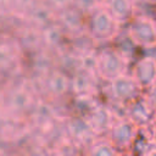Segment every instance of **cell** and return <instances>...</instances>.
<instances>
[{
    "instance_id": "cell-1",
    "label": "cell",
    "mask_w": 156,
    "mask_h": 156,
    "mask_svg": "<svg viewBox=\"0 0 156 156\" xmlns=\"http://www.w3.org/2000/svg\"><path fill=\"white\" fill-rule=\"evenodd\" d=\"M122 27L102 2L85 13V33L99 46L115 43L121 35Z\"/></svg>"
},
{
    "instance_id": "cell-2",
    "label": "cell",
    "mask_w": 156,
    "mask_h": 156,
    "mask_svg": "<svg viewBox=\"0 0 156 156\" xmlns=\"http://www.w3.org/2000/svg\"><path fill=\"white\" fill-rule=\"evenodd\" d=\"M130 58L116 45H100L96 50L95 72L101 82H110L122 74L129 73Z\"/></svg>"
},
{
    "instance_id": "cell-3",
    "label": "cell",
    "mask_w": 156,
    "mask_h": 156,
    "mask_svg": "<svg viewBox=\"0 0 156 156\" xmlns=\"http://www.w3.org/2000/svg\"><path fill=\"white\" fill-rule=\"evenodd\" d=\"M100 91L105 93L104 95H100V99L105 98V100H101L102 102L118 104L122 106L128 105L144 94V89L130 73H126L110 82L101 83Z\"/></svg>"
},
{
    "instance_id": "cell-4",
    "label": "cell",
    "mask_w": 156,
    "mask_h": 156,
    "mask_svg": "<svg viewBox=\"0 0 156 156\" xmlns=\"http://www.w3.org/2000/svg\"><path fill=\"white\" fill-rule=\"evenodd\" d=\"M126 34L129 40L140 50L156 49V18L138 13L126 24Z\"/></svg>"
},
{
    "instance_id": "cell-5",
    "label": "cell",
    "mask_w": 156,
    "mask_h": 156,
    "mask_svg": "<svg viewBox=\"0 0 156 156\" xmlns=\"http://www.w3.org/2000/svg\"><path fill=\"white\" fill-rule=\"evenodd\" d=\"M139 127L127 116L117 117L110 128L107 136L119 155H128L135 140Z\"/></svg>"
},
{
    "instance_id": "cell-6",
    "label": "cell",
    "mask_w": 156,
    "mask_h": 156,
    "mask_svg": "<svg viewBox=\"0 0 156 156\" xmlns=\"http://www.w3.org/2000/svg\"><path fill=\"white\" fill-rule=\"evenodd\" d=\"M63 126L66 135L82 150V154H84L85 147L96 136L87 118L79 115H72L63 121Z\"/></svg>"
},
{
    "instance_id": "cell-7",
    "label": "cell",
    "mask_w": 156,
    "mask_h": 156,
    "mask_svg": "<svg viewBox=\"0 0 156 156\" xmlns=\"http://www.w3.org/2000/svg\"><path fill=\"white\" fill-rule=\"evenodd\" d=\"M57 24L67 35L68 40L85 34V13L71 5L57 13Z\"/></svg>"
},
{
    "instance_id": "cell-8",
    "label": "cell",
    "mask_w": 156,
    "mask_h": 156,
    "mask_svg": "<svg viewBox=\"0 0 156 156\" xmlns=\"http://www.w3.org/2000/svg\"><path fill=\"white\" fill-rule=\"evenodd\" d=\"M124 115L133 121L139 128H151L155 124L156 110L143 94L136 100L126 105Z\"/></svg>"
},
{
    "instance_id": "cell-9",
    "label": "cell",
    "mask_w": 156,
    "mask_h": 156,
    "mask_svg": "<svg viewBox=\"0 0 156 156\" xmlns=\"http://www.w3.org/2000/svg\"><path fill=\"white\" fill-rule=\"evenodd\" d=\"M71 95H98L100 96L101 80L94 72L79 69L69 76Z\"/></svg>"
},
{
    "instance_id": "cell-10",
    "label": "cell",
    "mask_w": 156,
    "mask_h": 156,
    "mask_svg": "<svg viewBox=\"0 0 156 156\" xmlns=\"http://www.w3.org/2000/svg\"><path fill=\"white\" fill-rule=\"evenodd\" d=\"M85 118L96 135H107L117 116L107 104L101 101L85 116Z\"/></svg>"
},
{
    "instance_id": "cell-11",
    "label": "cell",
    "mask_w": 156,
    "mask_h": 156,
    "mask_svg": "<svg viewBox=\"0 0 156 156\" xmlns=\"http://www.w3.org/2000/svg\"><path fill=\"white\" fill-rule=\"evenodd\" d=\"M130 74L136 79L144 90L156 83V57L145 55L139 57L130 71Z\"/></svg>"
},
{
    "instance_id": "cell-12",
    "label": "cell",
    "mask_w": 156,
    "mask_h": 156,
    "mask_svg": "<svg viewBox=\"0 0 156 156\" xmlns=\"http://www.w3.org/2000/svg\"><path fill=\"white\" fill-rule=\"evenodd\" d=\"M102 4L121 26H126L136 15L134 0H102Z\"/></svg>"
},
{
    "instance_id": "cell-13",
    "label": "cell",
    "mask_w": 156,
    "mask_h": 156,
    "mask_svg": "<svg viewBox=\"0 0 156 156\" xmlns=\"http://www.w3.org/2000/svg\"><path fill=\"white\" fill-rule=\"evenodd\" d=\"M155 147H156V144L152 138L151 128H139L135 140H134L128 155L150 156Z\"/></svg>"
},
{
    "instance_id": "cell-14",
    "label": "cell",
    "mask_w": 156,
    "mask_h": 156,
    "mask_svg": "<svg viewBox=\"0 0 156 156\" xmlns=\"http://www.w3.org/2000/svg\"><path fill=\"white\" fill-rule=\"evenodd\" d=\"M48 85H49V89H50L51 94L56 99L71 96V79H69V76L66 72H63L58 68L50 74Z\"/></svg>"
},
{
    "instance_id": "cell-15",
    "label": "cell",
    "mask_w": 156,
    "mask_h": 156,
    "mask_svg": "<svg viewBox=\"0 0 156 156\" xmlns=\"http://www.w3.org/2000/svg\"><path fill=\"white\" fill-rule=\"evenodd\" d=\"M87 156H117L118 151L112 145L107 135H96L89 145L85 147L84 154Z\"/></svg>"
},
{
    "instance_id": "cell-16",
    "label": "cell",
    "mask_w": 156,
    "mask_h": 156,
    "mask_svg": "<svg viewBox=\"0 0 156 156\" xmlns=\"http://www.w3.org/2000/svg\"><path fill=\"white\" fill-rule=\"evenodd\" d=\"M101 102L100 96L98 95H72L71 106L73 115H79L85 117L94 107Z\"/></svg>"
},
{
    "instance_id": "cell-17",
    "label": "cell",
    "mask_w": 156,
    "mask_h": 156,
    "mask_svg": "<svg viewBox=\"0 0 156 156\" xmlns=\"http://www.w3.org/2000/svg\"><path fill=\"white\" fill-rule=\"evenodd\" d=\"M101 2H102V0H73L72 5L76 6L77 9H79L82 12L88 13L90 10H93Z\"/></svg>"
},
{
    "instance_id": "cell-18",
    "label": "cell",
    "mask_w": 156,
    "mask_h": 156,
    "mask_svg": "<svg viewBox=\"0 0 156 156\" xmlns=\"http://www.w3.org/2000/svg\"><path fill=\"white\" fill-rule=\"evenodd\" d=\"M144 95L147 99V101L151 104V106L156 110V83L152 84L150 88L144 90Z\"/></svg>"
},
{
    "instance_id": "cell-19",
    "label": "cell",
    "mask_w": 156,
    "mask_h": 156,
    "mask_svg": "<svg viewBox=\"0 0 156 156\" xmlns=\"http://www.w3.org/2000/svg\"><path fill=\"white\" fill-rule=\"evenodd\" d=\"M50 1L57 11H60L62 9H66V7H68L73 4V0H50Z\"/></svg>"
},
{
    "instance_id": "cell-20",
    "label": "cell",
    "mask_w": 156,
    "mask_h": 156,
    "mask_svg": "<svg viewBox=\"0 0 156 156\" xmlns=\"http://www.w3.org/2000/svg\"><path fill=\"white\" fill-rule=\"evenodd\" d=\"M136 5H144L150 7H156V0H134Z\"/></svg>"
},
{
    "instance_id": "cell-21",
    "label": "cell",
    "mask_w": 156,
    "mask_h": 156,
    "mask_svg": "<svg viewBox=\"0 0 156 156\" xmlns=\"http://www.w3.org/2000/svg\"><path fill=\"white\" fill-rule=\"evenodd\" d=\"M151 132H152V138H154V141L156 144V124H154L151 127Z\"/></svg>"
},
{
    "instance_id": "cell-22",
    "label": "cell",
    "mask_w": 156,
    "mask_h": 156,
    "mask_svg": "<svg viewBox=\"0 0 156 156\" xmlns=\"http://www.w3.org/2000/svg\"><path fill=\"white\" fill-rule=\"evenodd\" d=\"M155 17H156V7H155Z\"/></svg>"
},
{
    "instance_id": "cell-23",
    "label": "cell",
    "mask_w": 156,
    "mask_h": 156,
    "mask_svg": "<svg viewBox=\"0 0 156 156\" xmlns=\"http://www.w3.org/2000/svg\"><path fill=\"white\" fill-rule=\"evenodd\" d=\"M155 124H156V117H155Z\"/></svg>"
}]
</instances>
